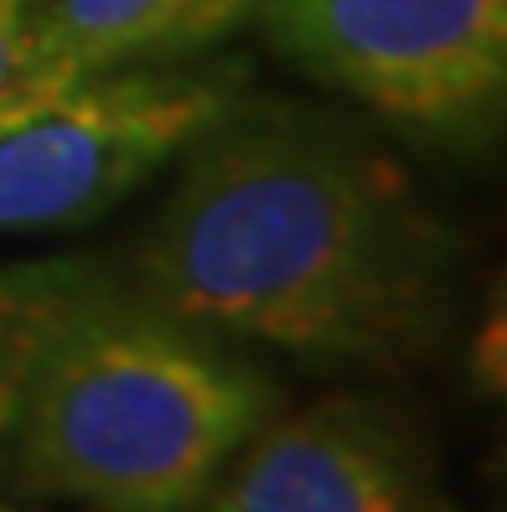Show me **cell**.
<instances>
[{"instance_id":"cell-4","label":"cell","mask_w":507,"mask_h":512,"mask_svg":"<svg viewBox=\"0 0 507 512\" xmlns=\"http://www.w3.org/2000/svg\"><path fill=\"white\" fill-rule=\"evenodd\" d=\"M254 11L280 57L409 135L507 130V0H254Z\"/></svg>"},{"instance_id":"cell-3","label":"cell","mask_w":507,"mask_h":512,"mask_svg":"<svg viewBox=\"0 0 507 512\" xmlns=\"http://www.w3.org/2000/svg\"><path fill=\"white\" fill-rule=\"evenodd\" d=\"M238 99L233 68L140 63L0 104V233L104 218Z\"/></svg>"},{"instance_id":"cell-7","label":"cell","mask_w":507,"mask_h":512,"mask_svg":"<svg viewBox=\"0 0 507 512\" xmlns=\"http://www.w3.org/2000/svg\"><path fill=\"white\" fill-rule=\"evenodd\" d=\"M94 285H104V269L88 259L0 264V456L11 445L26 383H32L52 331Z\"/></svg>"},{"instance_id":"cell-2","label":"cell","mask_w":507,"mask_h":512,"mask_svg":"<svg viewBox=\"0 0 507 512\" xmlns=\"http://www.w3.org/2000/svg\"><path fill=\"white\" fill-rule=\"evenodd\" d=\"M270 414L275 383L223 337L104 280L52 331L6 450L32 497L187 512Z\"/></svg>"},{"instance_id":"cell-8","label":"cell","mask_w":507,"mask_h":512,"mask_svg":"<svg viewBox=\"0 0 507 512\" xmlns=\"http://www.w3.org/2000/svg\"><path fill=\"white\" fill-rule=\"evenodd\" d=\"M466 373H471L476 394L507 404V275L487 295V311H482V321H476V331H471Z\"/></svg>"},{"instance_id":"cell-9","label":"cell","mask_w":507,"mask_h":512,"mask_svg":"<svg viewBox=\"0 0 507 512\" xmlns=\"http://www.w3.org/2000/svg\"><path fill=\"white\" fill-rule=\"evenodd\" d=\"M26 52V0H0V94L16 83Z\"/></svg>"},{"instance_id":"cell-5","label":"cell","mask_w":507,"mask_h":512,"mask_svg":"<svg viewBox=\"0 0 507 512\" xmlns=\"http://www.w3.org/2000/svg\"><path fill=\"white\" fill-rule=\"evenodd\" d=\"M202 502L207 512H414L394 435L352 399L270 414Z\"/></svg>"},{"instance_id":"cell-10","label":"cell","mask_w":507,"mask_h":512,"mask_svg":"<svg viewBox=\"0 0 507 512\" xmlns=\"http://www.w3.org/2000/svg\"><path fill=\"white\" fill-rule=\"evenodd\" d=\"M430 512H456V507H445V502H440V507H430Z\"/></svg>"},{"instance_id":"cell-1","label":"cell","mask_w":507,"mask_h":512,"mask_svg":"<svg viewBox=\"0 0 507 512\" xmlns=\"http://www.w3.org/2000/svg\"><path fill=\"white\" fill-rule=\"evenodd\" d=\"M445 244L404 176L332 119L238 94L182 156L140 290L223 342L373 363L420 342Z\"/></svg>"},{"instance_id":"cell-6","label":"cell","mask_w":507,"mask_h":512,"mask_svg":"<svg viewBox=\"0 0 507 512\" xmlns=\"http://www.w3.org/2000/svg\"><path fill=\"white\" fill-rule=\"evenodd\" d=\"M254 0H26V52L0 104L94 73L171 63L233 32Z\"/></svg>"}]
</instances>
